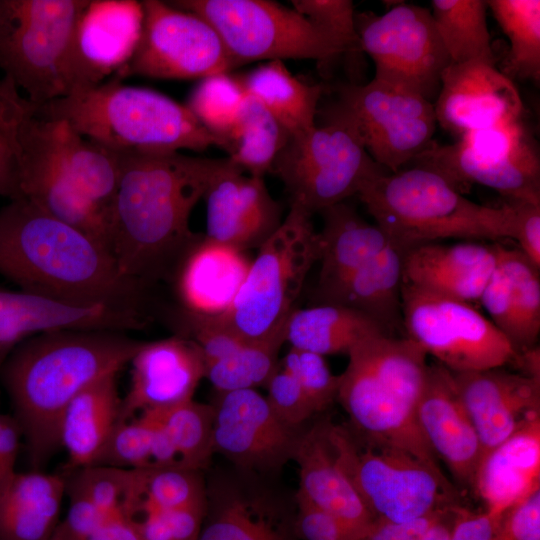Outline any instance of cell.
Here are the masks:
<instances>
[{
    "label": "cell",
    "instance_id": "38",
    "mask_svg": "<svg viewBox=\"0 0 540 540\" xmlns=\"http://www.w3.org/2000/svg\"><path fill=\"white\" fill-rule=\"evenodd\" d=\"M502 31L509 39V50L501 71L511 80L540 79V1L489 0Z\"/></svg>",
    "mask_w": 540,
    "mask_h": 540
},
{
    "label": "cell",
    "instance_id": "2",
    "mask_svg": "<svg viewBox=\"0 0 540 540\" xmlns=\"http://www.w3.org/2000/svg\"><path fill=\"white\" fill-rule=\"evenodd\" d=\"M123 331L64 329L21 342L0 370L31 465L38 469L60 447L64 410L83 389L118 372L143 342Z\"/></svg>",
    "mask_w": 540,
    "mask_h": 540
},
{
    "label": "cell",
    "instance_id": "57",
    "mask_svg": "<svg viewBox=\"0 0 540 540\" xmlns=\"http://www.w3.org/2000/svg\"><path fill=\"white\" fill-rule=\"evenodd\" d=\"M0 195L18 199L15 160L8 144L0 138Z\"/></svg>",
    "mask_w": 540,
    "mask_h": 540
},
{
    "label": "cell",
    "instance_id": "24",
    "mask_svg": "<svg viewBox=\"0 0 540 540\" xmlns=\"http://www.w3.org/2000/svg\"><path fill=\"white\" fill-rule=\"evenodd\" d=\"M417 418L429 446L458 485L472 490L483 449L458 395L453 375L439 363L428 365Z\"/></svg>",
    "mask_w": 540,
    "mask_h": 540
},
{
    "label": "cell",
    "instance_id": "23",
    "mask_svg": "<svg viewBox=\"0 0 540 540\" xmlns=\"http://www.w3.org/2000/svg\"><path fill=\"white\" fill-rule=\"evenodd\" d=\"M141 313L108 305L81 306L0 287V370L11 352L40 333L64 329H141ZM1 395V388H0Z\"/></svg>",
    "mask_w": 540,
    "mask_h": 540
},
{
    "label": "cell",
    "instance_id": "36",
    "mask_svg": "<svg viewBox=\"0 0 540 540\" xmlns=\"http://www.w3.org/2000/svg\"><path fill=\"white\" fill-rule=\"evenodd\" d=\"M289 135L254 97L247 94L240 114L224 141L228 158L244 172L264 177Z\"/></svg>",
    "mask_w": 540,
    "mask_h": 540
},
{
    "label": "cell",
    "instance_id": "8",
    "mask_svg": "<svg viewBox=\"0 0 540 540\" xmlns=\"http://www.w3.org/2000/svg\"><path fill=\"white\" fill-rule=\"evenodd\" d=\"M325 428L336 461L375 520L411 521L461 504V493L443 472L402 450L367 442L329 420Z\"/></svg>",
    "mask_w": 540,
    "mask_h": 540
},
{
    "label": "cell",
    "instance_id": "30",
    "mask_svg": "<svg viewBox=\"0 0 540 540\" xmlns=\"http://www.w3.org/2000/svg\"><path fill=\"white\" fill-rule=\"evenodd\" d=\"M320 213L317 295L321 301L391 242L378 225L367 222L345 201Z\"/></svg>",
    "mask_w": 540,
    "mask_h": 540
},
{
    "label": "cell",
    "instance_id": "5",
    "mask_svg": "<svg viewBox=\"0 0 540 540\" xmlns=\"http://www.w3.org/2000/svg\"><path fill=\"white\" fill-rule=\"evenodd\" d=\"M357 196L402 253L443 239H513L514 212L475 203L437 172L419 166L367 179Z\"/></svg>",
    "mask_w": 540,
    "mask_h": 540
},
{
    "label": "cell",
    "instance_id": "31",
    "mask_svg": "<svg viewBox=\"0 0 540 540\" xmlns=\"http://www.w3.org/2000/svg\"><path fill=\"white\" fill-rule=\"evenodd\" d=\"M117 374L105 376L78 393L63 412L59 444L72 470L94 465L121 421Z\"/></svg>",
    "mask_w": 540,
    "mask_h": 540
},
{
    "label": "cell",
    "instance_id": "13",
    "mask_svg": "<svg viewBox=\"0 0 540 540\" xmlns=\"http://www.w3.org/2000/svg\"><path fill=\"white\" fill-rule=\"evenodd\" d=\"M402 318L406 337L451 372L517 364L519 353L471 303L403 281Z\"/></svg>",
    "mask_w": 540,
    "mask_h": 540
},
{
    "label": "cell",
    "instance_id": "26",
    "mask_svg": "<svg viewBox=\"0 0 540 540\" xmlns=\"http://www.w3.org/2000/svg\"><path fill=\"white\" fill-rule=\"evenodd\" d=\"M326 420L300 432L292 459L299 468L298 491L337 518L358 540L375 522L352 482L335 459Z\"/></svg>",
    "mask_w": 540,
    "mask_h": 540
},
{
    "label": "cell",
    "instance_id": "43",
    "mask_svg": "<svg viewBox=\"0 0 540 540\" xmlns=\"http://www.w3.org/2000/svg\"><path fill=\"white\" fill-rule=\"evenodd\" d=\"M142 470L144 508L178 509L205 506L207 492L198 470L180 465L150 467Z\"/></svg>",
    "mask_w": 540,
    "mask_h": 540
},
{
    "label": "cell",
    "instance_id": "46",
    "mask_svg": "<svg viewBox=\"0 0 540 540\" xmlns=\"http://www.w3.org/2000/svg\"><path fill=\"white\" fill-rule=\"evenodd\" d=\"M292 8L339 40L347 52H361L356 12L350 0H292Z\"/></svg>",
    "mask_w": 540,
    "mask_h": 540
},
{
    "label": "cell",
    "instance_id": "35",
    "mask_svg": "<svg viewBox=\"0 0 540 540\" xmlns=\"http://www.w3.org/2000/svg\"><path fill=\"white\" fill-rule=\"evenodd\" d=\"M238 78L246 93L256 98L289 136L316 125L322 87L301 81L283 61H268Z\"/></svg>",
    "mask_w": 540,
    "mask_h": 540
},
{
    "label": "cell",
    "instance_id": "45",
    "mask_svg": "<svg viewBox=\"0 0 540 540\" xmlns=\"http://www.w3.org/2000/svg\"><path fill=\"white\" fill-rule=\"evenodd\" d=\"M280 366L300 384L315 413L337 400L340 376L332 374L324 356L291 347Z\"/></svg>",
    "mask_w": 540,
    "mask_h": 540
},
{
    "label": "cell",
    "instance_id": "27",
    "mask_svg": "<svg viewBox=\"0 0 540 540\" xmlns=\"http://www.w3.org/2000/svg\"><path fill=\"white\" fill-rule=\"evenodd\" d=\"M497 258V244L429 243L403 253V281L472 304L479 301Z\"/></svg>",
    "mask_w": 540,
    "mask_h": 540
},
{
    "label": "cell",
    "instance_id": "58",
    "mask_svg": "<svg viewBox=\"0 0 540 540\" xmlns=\"http://www.w3.org/2000/svg\"><path fill=\"white\" fill-rule=\"evenodd\" d=\"M455 506H451L418 540H451Z\"/></svg>",
    "mask_w": 540,
    "mask_h": 540
},
{
    "label": "cell",
    "instance_id": "17",
    "mask_svg": "<svg viewBox=\"0 0 540 540\" xmlns=\"http://www.w3.org/2000/svg\"><path fill=\"white\" fill-rule=\"evenodd\" d=\"M214 452L247 470L277 469L292 459L300 432L284 425L255 389L218 393Z\"/></svg>",
    "mask_w": 540,
    "mask_h": 540
},
{
    "label": "cell",
    "instance_id": "12",
    "mask_svg": "<svg viewBox=\"0 0 540 540\" xmlns=\"http://www.w3.org/2000/svg\"><path fill=\"white\" fill-rule=\"evenodd\" d=\"M412 162L437 172L461 193L478 184L507 201L540 202V158L521 118L468 132L450 145L432 143Z\"/></svg>",
    "mask_w": 540,
    "mask_h": 540
},
{
    "label": "cell",
    "instance_id": "19",
    "mask_svg": "<svg viewBox=\"0 0 540 540\" xmlns=\"http://www.w3.org/2000/svg\"><path fill=\"white\" fill-rule=\"evenodd\" d=\"M436 121L459 138L471 131L520 119L523 104L513 81L494 64L451 63L434 102Z\"/></svg>",
    "mask_w": 540,
    "mask_h": 540
},
{
    "label": "cell",
    "instance_id": "34",
    "mask_svg": "<svg viewBox=\"0 0 540 540\" xmlns=\"http://www.w3.org/2000/svg\"><path fill=\"white\" fill-rule=\"evenodd\" d=\"M378 335L388 334L362 313L334 303L294 309L285 326V342L291 347L322 356L348 355L357 344Z\"/></svg>",
    "mask_w": 540,
    "mask_h": 540
},
{
    "label": "cell",
    "instance_id": "42",
    "mask_svg": "<svg viewBox=\"0 0 540 540\" xmlns=\"http://www.w3.org/2000/svg\"><path fill=\"white\" fill-rule=\"evenodd\" d=\"M246 97L247 93L238 77L218 73L199 82L186 106L201 125L219 140L222 149Z\"/></svg>",
    "mask_w": 540,
    "mask_h": 540
},
{
    "label": "cell",
    "instance_id": "49",
    "mask_svg": "<svg viewBox=\"0 0 540 540\" xmlns=\"http://www.w3.org/2000/svg\"><path fill=\"white\" fill-rule=\"evenodd\" d=\"M295 503V528L300 540H356L337 518L299 492H296Z\"/></svg>",
    "mask_w": 540,
    "mask_h": 540
},
{
    "label": "cell",
    "instance_id": "9",
    "mask_svg": "<svg viewBox=\"0 0 540 540\" xmlns=\"http://www.w3.org/2000/svg\"><path fill=\"white\" fill-rule=\"evenodd\" d=\"M88 0H0V70L34 106L70 92L69 56Z\"/></svg>",
    "mask_w": 540,
    "mask_h": 540
},
{
    "label": "cell",
    "instance_id": "4",
    "mask_svg": "<svg viewBox=\"0 0 540 540\" xmlns=\"http://www.w3.org/2000/svg\"><path fill=\"white\" fill-rule=\"evenodd\" d=\"M348 357L339 375L337 400L354 434L402 450L442 472L417 418L429 365L425 351L407 337L378 335L357 344Z\"/></svg>",
    "mask_w": 540,
    "mask_h": 540
},
{
    "label": "cell",
    "instance_id": "37",
    "mask_svg": "<svg viewBox=\"0 0 540 540\" xmlns=\"http://www.w3.org/2000/svg\"><path fill=\"white\" fill-rule=\"evenodd\" d=\"M431 14L451 63L495 65L485 0H433Z\"/></svg>",
    "mask_w": 540,
    "mask_h": 540
},
{
    "label": "cell",
    "instance_id": "18",
    "mask_svg": "<svg viewBox=\"0 0 540 540\" xmlns=\"http://www.w3.org/2000/svg\"><path fill=\"white\" fill-rule=\"evenodd\" d=\"M143 17L142 4L135 0H88L73 34L68 94L102 83L128 63L141 36Z\"/></svg>",
    "mask_w": 540,
    "mask_h": 540
},
{
    "label": "cell",
    "instance_id": "28",
    "mask_svg": "<svg viewBox=\"0 0 540 540\" xmlns=\"http://www.w3.org/2000/svg\"><path fill=\"white\" fill-rule=\"evenodd\" d=\"M540 488V418L532 420L487 452L472 491L485 510L501 514Z\"/></svg>",
    "mask_w": 540,
    "mask_h": 540
},
{
    "label": "cell",
    "instance_id": "40",
    "mask_svg": "<svg viewBox=\"0 0 540 540\" xmlns=\"http://www.w3.org/2000/svg\"><path fill=\"white\" fill-rule=\"evenodd\" d=\"M149 411L168 431L180 466L201 471L209 465L214 454L212 405L190 399Z\"/></svg>",
    "mask_w": 540,
    "mask_h": 540
},
{
    "label": "cell",
    "instance_id": "25",
    "mask_svg": "<svg viewBox=\"0 0 540 540\" xmlns=\"http://www.w3.org/2000/svg\"><path fill=\"white\" fill-rule=\"evenodd\" d=\"M497 264L479 298L490 321L520 353L540 332V269L518 249L497 244Z\"/></svg>",
    "mask_w": 540,
    "mask_h": 540
},
{
    "label": "cell",
    "instance_id": "41",
    "mask_svg": "<svg viewBox=\"0 0 540 540\" xmlns=\"http://www.w3.org/2000/svg\"><path fill=\"white\" fill-rule=\"evenodd\" d=\"M284 340L244 342L227 356L205 365V377L218 393L265 386L279 367Z\"/></svg>",
    "mask_w": 540,
    "mask_h": 540
},
{
    "label": "cell",
    "instance_id": "59",
    "mask_svg": "<svg viewBox=\"0 0 540 540\" xmlns=\"http://www.w3.org/2000/svg\"><path fill=\"white\" fill-rule=\"evenodd\" d=\"M53 534L57 537L58 540H69L65 538L64 536H62L56 529Z\"/></svg>",
    "mask_w": 540,
    "mask_h": 540
},
{
    "label": "cell",
    "instance_id": "52",
    "mask_svg": "<svg viewBox=\"0 0 540 540\" xmlns=\"http://www.w3.org/2000/svg\"><path fill=\"white\" fill-rule=\"evenodd\" d=\"M69 497L70 506L66 517L56 527V530L69 540H86L112 515L82 496L69 494Z\"/></svg>",
    "mask_w": 540,
    "mask_h": 540
},
{
    "label": "cell",
    "instance_id": "22",
    "mask_svg": "<svg viewBox=\"0 0 540 540\" xmlns=\"http://www.w3.org/2000/svg\"><path fill=\"white\" fill-rule=\"evenodd\" d=\"M130 387L122 398L121 421L190 399L205 378L203 355L181 335L143 342L131 359Z\"/></svg>",
    "mask_w": 540,
    "mask_h": 540
},
{
    "label": "cell",
    "instance_id": "32",
    "mask_svg": "<svg viewBox=\"0 0 540 540\" xmlns=\"http://www.w3.org/2000/svg\"><path fill=\"white\" fill-rule=\"evenodd\" d=\"M65 493L62 475L17 471L0 492V540H48Z\"/></svg>",
    "mask_w": 540,
    "mask_h": 540
},
{
    "label": "cell",
    "instance_id": "14",
    "mask_svg": "<svg viewBox=\"0 0 540 540\" xmlns=\"http://www.w3.org/2000/svg\"><path fill=\"white\" fill-rule=\"evenodd\" d=\"M331 109L351 122L370 157L391 172L433 143L434 105L411 90L373 78L340 87Z\"/></svg>",
    "mask_w": 540,
    "mask_h": 540
},
{
    "label": "cell",
    "instance_id": "47",
    "mask_svg": "<svg viewBox=\"0 0 540 540\" xmlns=\"http://www.w3.org/2000/svg\"><path fill=\"white\" fill-rule=\"evenodd\" d=\"M205 506L178 509L144 508L138 519L142 540H197Z\"/></svg>",
    "mask_w": 540,
    "mask_h": 540
},
{
    "label": "cell",
    "instance_id": "29",
    "mask_svg": "<svg viewBox=\"0 0 540 540\" xmlns=\"http://www.w3.org/2000/svg\"><path fill=\"white\" fill-rule=\"evenodd\" d=\"M197 540H300L295 511L270 496L225 487L207 496Z\"/></svg>",
    "mask_w": 540,
    "mask_h": 540
},
{
    "label": "cell",
    "instance_id": "39",
    "mask_svg": "<svg viewBox=\"0 0 540 540\" xmlns=\"http://www.w3.org/2000/svg\"><path fill=\"white\" fill-rule=\"evenodd\" d=\"M66 492L79 495L106 513H127L137 518L143 501L141 469L91 465L74 469L65 478Z\"/></svg>",
    "mask_w": 540,
    "mask_h": 540
},
{
    "label": "cell",
    "instance_id": "60",
    "mask_svg": "<svg viewBox=\"0 0 540 540\" xmlns=\"http://www.w3.org/2000/svg\"><path fill=\"white\" fill-rule=\"evenodd\" d=\"M48 540H58V539L54 534H52V536Z\"/></svg>",
    "mask_w": 540,
    "mask_h": 540
},
{
    "label": "cell",
    "instance_id": "7",
    "mask_svg": "<svg viewBox=\"0 0 540 540\" xmlns=\"http://www.w3.org/2000/svg\"><path fill=\"white\" fill-rule=\"evenodd\" d=\"M311 215L290 207L279 228L258 248L232 300L212 313L249 342L285 341V326L320 254Z\"/></svg>",
    "mask_w": 540,
    "mask_h": 540
},
{
    "label": "cell",
    "instance_id": "3",
    "mask_svg": "<svg viewBox=\"0 0 540 540\" xmlns=\"http://www.w3.org/2000/svg\"><path fill=\"white\" fill-rule=\"evenodd\" d=\"M0 274L62 302L144 312L147 288L122 276L106 247L23 198L0 209Z\"/></svg>",
    "mask_w": 540,
    "mask_h": 540
},
{
    "label": "cell",
    "instance_id": "44",
    "mask_svg": "<svg viewBox=\"0 0 540 540\" xmlns=\"http://www.w3.org/2000/svg\"><path fill=\"white\" fill-rule=\"evenodd\" d=\"M94 465L123 469L153 467L152 430L144 414L120 421Z\"/></svg>",
    "mask_w": 540,
    "mask_h": 540
},
{
    "label": "cell",
    "instance_id": "16",
    "mask_svg": "<svg viewBox=\"0 0 540 540\" xmlns=\"http://www.w3.org/2000/svg\"><path fill=\"white\" fill-rule=\"evenodd\" d=\"M141 4L144 17L138 45L114 76L203 79L238 67L217 31L199 15L159 0Z\"/></svg>",
    "mask_w": 540,
    "mask_h": 540
},
{
    "label": "cell",
    "instance_id": "6",
    "mask_svg": "<svg viewBox=\"0 0 540 540\" xmlns=\"http://www.w3.org/2000/svg\"><path fill=\"white\" fill-rule=\"evenodd\" d=\"M34 111L64 120L86 139L118 153L220 147L187 106L157 91L124 85L116 76L34 106Z\"/></svg>",
    "mask_w": 540,
    "mask_h": 540
},
{
    "label": "cell",
    "instance_id": "15",
    "mask_svg": "<svg viewBox=\"0 0 540 540\" xmlns=\"http://www.w3.org/2000/svg\"><path fill=\"white\" fill-rule=\"evenodd\" d=\"M361 50L375 65L381 80L435 102L441 78L451 64L431 11L413 4H398L376 15L356 13Z\"/></svg>",
    "mask_w": 540,
    "mask_h": 540
},
{
    "label": "cell",
    "instance_id": "53",
    "mask_svg": "<svg viewBox=\"0 0 540 540\" xmlns=\"http://www.w3.org/2000/svg\"><path fill=\"white\" fill-rule=\"evenodd\" d=\"M451 540H494L501 514L490 511L475 512L458 504Z\"/></svg>",
    "mask_w": 540,
    "mask_h": 540
},
{
    "label": "cell",
    "instance_id": "48",
    "mask_svg": "<svg viewBox=\"0 0 540 540\" xmlns=\"http://www.w3.org/2000/svg\"><path fill=\"white\" fill-rule=\"evenodd\" d=\"M266 400L275 416L287 427L297 430L315 411L297 380L279 367L267 381Z\"/></svg>",
    "mask_w": 540,
    "mask_h": 540
},
{
    "label": "cell",
    "instance_id": "33",
    "mask_svg": "<svg viewBox=\"0 0 540 540\" xmlns=\"http://www.w3.org/2000/svg\"><path fill=\"white\" fill-rule=\"evenodd\" d=\"M403 253L389 244L320 303H334L356 310L388 335L403 328Z\"/></svg>",
    "mask_w": 540,
    "mask_h": 540
},
{
    "label": "cell",
    "instance_id": "1",
    "mask_svg": "<svg viewBox=\"0 0 540 540\" xmlns=\"http://www.w3.org/2000/svg\"><path fill=\"white\" fill-rule=\"evenodd\" d=\"M116 153L119 176L108 248L121 275L148 288L174 276L204 237L191 230V213L211 184L235 164L228 157L179 151Z\"/></svg>",
    "mask_w": 540,
    "mask_h": 540
},
{
    "label": "cell",
    "instance_id": "54",
    "mask_svg": "<svg viewBox=\"0 0 540 540\" xmlns=\"http://www.w3.org/2000/svg\"><path fill=\"white\" fill-rule=\"evenodd\" d=\"M450 507L439 509L411 521L375 520L369 530L358 540H418Z\"/></svg>",
    "mask_w": 540,
    "mask_h": 540
},
{
    "label": "cell",
    "instance_id": "10",
    "mask_svg": "<svg viewBox=\"0 0 540 540\" xmlns=\"http://www.w3.org/2000/svg\"><path fill=\"white\" fill-rule=\"evenodd\" d=\"M382 169L351 122L330 109L323 125L288 137L270 172L284 184L290 207L312 216L357 195Z\"/></svg>",
    "mask_w": 540,
    "mask_h": 540
},
{
    "label": "cell",
    "instance_id": "51",
    "mask_svg": "<svg viewBox=\"0 0 540 540\" xmlns=\"http://www.w3.org/2000/svg\"><path fill=\"white\" fill-rule=\"evenodd\" d=\"M514 212L513 239L519 251L540 269V202L507 201Z\"/></svg>",
    "mask_w": 540,
    "mask_h": 540
},
{
    "label": "cell",
    "instance_id": "11",
    "mask_svg": "<svg viewBox=\"0 0 540 540\" xmlns=\"http://www.w3.org/2000/svg\"><path fill=\"white\" fill-rule=\"evenodd\" d=\"M171 5L199 15L219 34L238 66L255 60L327 62L346 47L295 9L269 0H176Z\"/></svg>",
    "mask_w": 540,
    "mask_h": 540
},
{
    "label": "cell",
    "instance_id": "56",
    "mask_svg": "<svg viewBox=\"0 0 540 540\" xmlns=\"http://www.w3.org/2000/svg\"><path fill=\"white\" fill-rule=\"evenodd\" d=\"M86 540H142L138 519L123 512L109 516Z\"/></svg>",
    "mask_w": 540,
    "mask_h": 540
},
{
    "label": "cell",
    "instance_id": "55",
    "mask_svg": "<svg viewBox=\"0 0 540 540\" xmlns=\"http://www.w3.org/2000/svg\"><path fill=\"white\" fill-rule=\"evenodd\" d=\"M22 440L20 427L13 416L0 412V492L17 472L15 465Z\"/></svg>",
    "mask_w": 540,
    "mask_h": 540
},
{
    "label": "cell",
    "instance_id": "20",
    "mask_svg": "<svg viewBox=\"0 0 540 540\" xmlns=\"http://www.w3.org/2000/svg\"><path fill=\"white\" fill-rule=\"evenodd\" d=\"M204 199L205 239L238 253L258 249L283 221L264 177L245 175L236 165L211 184Z\"/></svg>",
    "mask_w": 540,
    "mask_h": 540
},
{
    "label": "cell",
    "instance_id": "50",
    "mask_svg": "<svg viewBox=\"0 0 540 540\" xmlns=\"http://www.w3.org/2000/svg\"><path fill=\"white\" fill-rule=\"evenodd\" d=\"M494 540H540V488L501 514Z\"/></svg>",
    "mask_w": 540,
    "mask_h": 540
},
{
    "label": "cell",
    "instance_id": "21",
    "mask_svg": "<svg viewBox=\"0 0 540 540\" xmlns=\"http://www.w3.org/2000/svg\"><path fill=\"white\" fill-rule=\"evenodd\" d=\"M452 375L483 456L522 426L540 418V377L502 367Z\"/></svg>",
    "mask_w": 540,
    "mask_h": 540
}]
</instances>
